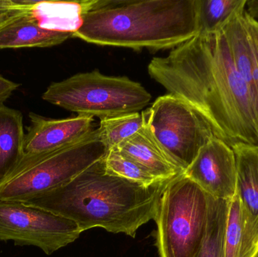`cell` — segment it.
I'll list each match as a JSON object with an SVG mask.
<instances>
[{"label":"cell","mask_w":258,"mask_h":257,"mask_svg":"<svg viewBox=\"0 0 258 257\" xmlns=\"http://www.w3.org/2000/svg\"><path fill=\"white\" fill-rule=\"evenodd\" d=\"M147 69L169 94L189 104L217 138L230 146H258V116L223 29L199 33L167 57H154Z\"/></svg>","instance_id":"6da1fadb"},{"label":"cell","mask_w":258,"mask_h":257,"mask_svg":"<svg viewBox=\"0 0 258 257\" xmlns=\"http://www.w3.org/2000/svg\"><path fill=\"white\" fill-rule=\"evenodd\" d=\"M104 158L65 185L24 203L70 219L83 232L103 228L135 238L141 226L154 220L171 180L152 185L133 182L109 173Z\"/></svg>","instance_id":"7a4b0ae2"},{"label":"cell","mask_w":258,"mask_h":257,"mask_svg":"<svg viewBox=\"0 0 258 257\" xmlns=\"http://www.w3.org/2000/svg\"><path fill=\"white\" fill-rule=\"evenodd\" d=\"M198 33V0H93L74 37L159 51L179 46Z\"/></svg>","instance_id":"3957f363"},{"label":"cell","mask_w":258,"mask_h":257,"mask_svg":"<svg viewBox=\"0 0 258 257\" xmlns=\"http://www.w3.org/2000/svg\"><path fill=\"white\" fill-rule=\"evenodd\" d=\"M42 98L78 116L102 120L138 113L148 105L152 97L140 83L127 77L92 71L51 83Z\"/></svg>","instance_id":"277c9868"},{"label":"cell","mask_w":258,"mask_h":257,"mask_svg":"<svg viewBox=\"0 0 258 257\" xmlns=\"http://www.w3.org/2000/svg\"><path fill=\"white\" fill-rule=\"evenodd\" d=\"M107 152L95 128L84 140L72 146L23 157L12 173L0 182V200L25 202L59 188L102 159Z\"/></svg>","instance_id":"5b68a950"},{"label":"cell","mask_w":258,"mask_h":257,"mask_svg":"<svg viewBox=\"0 0 258 257\" xmlns=\"http://www.w3.org/2000/svg\"><path fill=\"white\" fill-rule=\"evenodd\" d=\"M208 195L181 174L161 196L154 220L159 257H195L207 229Z\"/></svg>","instance_id":"8992f818"},{"label":"cell","mask_w":258,"mask_h":257,"mask_svg":"<svg viewBox=\"0 0 258 257\" xmlns=\"http://www.w3.org/2000/svg\"><path fill=\"white\" fill-rule=\"evenodd\" d=\"M142 113L146 126L183 172L200 149L216 137L189 104L171 94L159 97Z\"/></svg>","instance_id":"52a82bcc"},{"label":"cell","mask_w":258,"mask_h":257,"mask_svg":"<svg viewBox=\"0 0 258 257\" xmlns=\"http://www.w3.org/2000/svg\"><path fill=\"white\" fill-rule=\"evenodd\" d=\"M82 232L75 222L43 208L0 200V241L35 246L50 255L75 241Z\"/></svg>","instance_id":"ba28073f"},{"label":"cell","mask_w":258,"mask_h":257,"mask_svg":"<svg viewBox=\"0 0 258 257\" xmlns=\"http://www.w3.org/2000/svg\"><path fill=\"white\" fill-rule=\"evenodd\" d=\"M183 175L217 199L230 201L236 191V163L231 146L220 139L208 142Z\"/></svg>","instance_id":"9c48e42d"},{"label":"cell","mask_w":258,"mask_h":257,"mask_svg":"<svg viewBox=\"0 0 258 257\" xmlns=\"http://www.w3.org/2000/svg\"><path fill=\"white\" fill-rule=\"evenodd\" d=\"M29 119L30 125L25 134L23 157L48 153L72 146L95 130L94 118L88 116L51 119L30 113Z\"/></svg>","instance_id":"30bf717a"},{"label":"cell","mask_w":258,"mask_h":257,"mask_svg":"<svg viewBox=\"0 0 258 257\" xmlns=\"http://www.w3.org/2000/svg\"><path fill=\"white\" fill-rule=\"evenodd\" d=\"M116 148L157 181H170L183 173L154 138L145 123L139 131Z\"/></svg>","instance_id":"8fae6325"},{"label":"cell","mask_w":258,"mask_h":257,"mask_svg":"<svg viewBox=\"0 0 258 257\" xmlns=\"http://www.w3.org/2000/svg\"><path fill=\"white\" fill-rule=\"evenodd\" d=\"M245 10L235 15L223 27V30L235 66L248 88L258 116V62L251 36L245 25Z\"/></svg>","instance_id":"7c38bea8"},{"label":"cell","mask_w":258,"mask_h":257,"mask_svg":"<svg viewBox=\"0 0 258 257\" xmlns=\"http://www.w3.org/2000/svg\"><path fill=\"white\" fill-rule=\"evenodd\" d=\"M224 253L225 257L258 255V216L243 205L236 191L230 201Z\"/></svg>","instance_id":"4fadbf2b"},{"label":"cell","mask_w":258,"mask_h":257,"mask_svg":"<svg viewBox=\"0 0 258 257\" xmlns=\"http://www.w3.org/2000/svg\"><path fill=\"white\" fill-rule=\"evenodd\" d=\"M30 10L26 11L0 29V49L48 48L60 45L74 37L73 33L42 29Z\"/></svg>","instance_id":"5bb4252c"},{"label":"cell","mask_w":258,"mask_h":257,"mask_svg":"<svg viewBox=\"0 0 258 257\" xmlns=\"http://www.w3.org/2000/svg\"><path fill=\"white\" fill-rule=\"evenodd\" d=\"M93 0L80 1H33L30 13L45 30L74 33L83 25V15Z\"/></svg>","instance_id":"9a60e30c"},{"label":"cell","mask_w":258,"mask_h":257,"mask_svg":"<svg viewBox=\"0 0 258 257\" xmlns=\"http://www.w3.org/2000/svg\"><path fill=\"white\" fill-rule=\"evenodd\" d=\"M24 138L21 112L0 104V182L12 173L22 159Z\"/></svg>","instance_id":"2e32d148"},{"label":"cell","mask_w":258,"mask_h":257,"mask_svg":"<svg viewBox=\"0 0 258 257\" xmlns=\"http://www.w3.org/2000/svg\"><path fill=\"white\" fill-rule=\"evenodd\" d=\"M236 163V193L243 205L258 216V146L232 145Z\"/></svg>","instance_id":"e0dca14e"},{"label":"cell","mask_w":258,"mask_h":257,"mask_svg":"<svg viewBox=\"0 0 258 257\" xmlns=\"http://www.w3.org/2000/svg\"><path fill=\"white\" fill-rule=\"evenodd\" d=\"M207 229L203 244L195 257H225V233L230 201L217 199L208 195Z\"/></svg>","instance_id":"ac0fdd59"},{"label":"cell","mask_w":258,"mask_h":257,"mask_svg":"<svg viewBox=\"0 0 258 257\" xmlns=\"http://www.w3.org/2000/svg\"><path fill=\"white\" fill-rule=\"evenodd\" d=\"M245 4L246 0H198L199 33L222 30L235 15L245 10Z\"/></svg>","instance_id":"d6986e66"},{"label":"cell","mask_w":258,"mask_h":257,"mask_svg":"<svg viewBox=\"0 0 258 257\" xmlns=\"http://www.w3.org/2000/svg\"><path fill=\"white\" fill-rule=\"evenodd\" d=\"M144 125L143 113H134L104 119L100 122L98 135L107 151L117 147Z\"/></svg>","instance_id":"ffe728a7"},{"label":"cell","mask_w":258,"mask_h":257,"mask_svg":"<svg viewBox=\"0 0 258 257\" xmlns=\"http://www.w3.org/2000/svg\"><path fill=\"white\" fill-rule=\"evenodd\" d=\"M109 173L144 185H152L157 181L139 164L122 153L118 148L109 149L104 158Z\"/></svg>","instance_id":"44dd1931"},{"label":"cell","mask_w":258,"mask_h":257,"mask_svg":"<svg viewBox=\"0 0 258 257\" xmlns=\"http://www.w3.org/2000/svg\"><path fill=\"white\" fill-rule=\"evenodd\" d=\"M21 84L11 81L0 74V104L6 102Z\"/></svg>","instance_id":"7402d4cb"},{"label":"cell","mask_w":258,"mask_h":257,"mask_svg":"<svg viewBox=\"0 0 258 257\" xmlns=\"http://www.w3.org/2000/svg\"><path fill=\"white\" fill-rule=\"evenodd\" d=\"M32 0H0V15L30 8Z\"/></svg>","instance_id":"603a6c76"},{"label":"cell","mask_w":258,"mask_h":257,"mask_svg":"<svg viewBox=\"0 0 258 257\" xmlns=\"http://www.w3.org/2000/svg\"><path fill=\"white\" fill-rule=\"evenodd\" d=\"M244 19H245V25H246L248 33L251 36V41H252L253 46H254L258 62V21L250 18L247 15L245 10L244 12Z\"/></svg>","instance_id":"cb8c5ba5"},{"label":"cell","mask_w":258,"mask_h":257,"mask_svg":"<svg viewBox=\"0 0 258 257\" xmlns=\"http://www.w3.org/2000/svg\"><path fill=\"white\" fill-rule=\"evenodd\" d=\"M32 3H33V0H32ZM31 6H30V7H31ZM30 7L25 9H21V10L12 11V12L0 15V29L3 28V27L7 25L8 24L12 22L14 20L16 19L21 14L24 13L26 11L29 10Z\"/></svg>","instance_id":"d4e9b609"},{"label":"cell","mask_w":258,"mask_h":257,"mask_svg":"<svg viewBox=\"0 0 258 257\" xmlns=\"http://www.w3.org/2000/svg\"><path fill=\"white\" fill-rule=\"evenodd\" d=\"M245 12L250 18L257 20L258 18V0H246Z\"/></svg>","instance_id":"484cf974"},{"label":"cell","mask_w":258,"mask_h":257,"mask_svg":"<svg viewBox=\"0 0 258 257\" xmlns=\"http://www.w3.org/2000/svg\"><path fill=\"white\" fill-rule=\"evenodd\" d=\"M257 257H258V255H257Z\"/></svg>","instance_id":"4316f807"}]
</instances>
